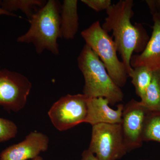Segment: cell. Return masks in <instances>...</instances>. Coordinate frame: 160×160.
Masks as SVG:
<instances>
[{
    "instance_id": "cell-8",
    "label": "cell",
    "mask_w": 160,
    "mask_h": 160,
    "mask_svg": "<svg viewBox=\"0 0 160 160\" xmlns=\"http://www.w3.org/2000/svg\"><path fill=\"white\" fill-rule=\"evenodd\" d=\"M149 112L140 101L137 100H130L124 105L120 125L129 152L142 145L143 129Z\"/></svg>"
},
{
    "instance_id": "cell-22",
    "label": "cell",
    "mask_w": 160,
    "mask_h": 160,
    "mask_svg": "<svg viewBox=\"0 0 160 160\" xmlns=\"http://www.w3.org/2000/svg\"><path fill=\"white\" fill-rule=\"evenodd\" d=\"M32 160H43V158L40 157V156L37 157L35 158L34 159Z\"/></svg>"
},
{
    "instance_id": "cell-9",
    "label": "cell",
    "mask_w": 160,
    "mask_h": 160,
    "mask_svg": "<svg viewBox=\"0 0 160 160\" xmlns=\"http://www.w3.org/2000/svg\"><path fill=\"white\" fill-rule=\"evenodd\" d=\"M49 138L41 132H32L22 142L9 146L0 153V160H28L47 150Z\"/></svg>"
},
{
    "instance_id": "cell-2",
    "label": "cell",
    "mask_w": 160,
    "mask_h": 160,
    "mask_svg": "<svg viewBox=\"0 0 160 160\" xmlns=\"http://www.w3.org/2000/svg\"><path fill=\"white\" fill-rule=\"evenodd\" d=\"M61 5L56 0H49L29 19L30 27L19 37V43L33 44L38 54L48 50L54 55L59 53L58 39L61 38Z\"/></svg>"
},
{
    "instance_id": "cell-19",
    "label": "cell",
    "mask_w": 160,
    "mask_h": 160,
    "mask_svg": "<svg viewBox=\"0 0 160 160\" xmlns=\"http://www.w3.org/2000/svg\"><path fill=\"white\" fill-rule=\"evenodd\" d=\"M151 14L158 12L160 13V0H148L146 1Z\"/></svg>"
},
{
    "instance_id": "cell-3",
    "label": "cell",
    "mask_w": 160,
    "mask_h": 160,
    "mask_svg": "<svg viewBox=\"0 0 160 160\" xmlns=\"http://www.w3.org/2000/svg\"><path fill=\"white\" fill-rule=\"evenodd\" d=\"M77 60L85 81L83 94L88 98H105L111 105L123 101L124 93L121 88L110 77L98 57L86 44Z\"/></svg>"
},
{
    "instance_id": "cell-5",
    "label": "cell",
    "mask_w": 160,
    "mask_h": 160,
    "mask_svg": "<svg viewBox=\"0 0 160 160\" xmlns=\"http://www.w3.org/2000/svg\"><path fill=\"white\" fill-rule=\"evenodd\" d=\"M88 150L98 160H118L129 152L120 124H99L92 126Z\"/></svg>"
},
{
    "instance_id": "cell-4",
    "label": "cell",
    "mask_w": 160,
    "mask_h": 160,
    "mask_svg": "<svg viewBox=\"0 0 160 160\" xmlns=\"http://www.w3.org/2000/svg\"><path fill=\"white\" fill-rule=\"evenodd\" d=\"M87 46L98 57L113 82L120 88L126 85L127 68L118 57V49L112 37L102 28L99 21L94 22L81 32Z\"/></svg>"
},
{
    "instance_id": "cell-7",
    "label": "cell",
    "mask_w": 160,
    "mask_h": 160,
    "mask_svg": "<svg viewBox=\"0 0 160 160\" xmlns=\"http://www.w3.org/2000/svg\"><path fill=\"white\" fill-rule=\"evenodd\" d=\"M32 89L28 78L16 72L0 69V106L17 112L26 106Z\"/></svg>"
},
{
    "instance_id": "cell-10",
    "label": "cell",
    "mask_w": 160,
    "mask_h": 160,
    "mask_svg": "<svg viewBox=\"0 0 160 160\" xmlns=\"http://www.w3.org/2000/svg\"><path fill=\"white\" fill-rule=\"evenodd\" d=\"M152 15L153 26L151 37L142 52L132 57V68L144 66L152 71L160 70V13Z\"/></svg>"
},
{
    "instance_id": "cell-16",
    "label": "cell",
    "mask_w": 160,
    "mask_h": 160,
    "mask_svg": "<svg viewBox=\"0 0 160 160\" xmlns=\"http://www.w3.org/2000/svg\"><path fill=\"white\" fill-rule=\"evenodd\" d=\"M142 140L160 143V112H149L145 121Z\"/></svg>"
},
{
    "instance_id": "cell-20",
    "label": "cell",
    "mask_w": 160,
    "mask_h": 160,
    "mask_svg": "<svg viewBox=\"0 0 160 160\" xmlns=\"http://www.w3.org/2000/svg\"><path fill=\"white\" fill-rule=\"evenodd\" d=\"M80 160H98L93 153L88 149L84 150L82 154V158Z\"/></svg>"
},
{
    "instance_id": "cell-13",
    "label": "cell",
    "mask_w": 160,
    "mask_h": 160,
    "mask_svg": "<svg viewBox=\"0 0 160 160\" xmlns=\"http://www.w3.org/2000/svg\"><path fill=\"white\" fill-rule=\"evenodd\" d=\"M141 102L150 112H160V70L153 71L151 82Z\"/></svg>"
},
{
    "instance_id": "cell-6",
    "label": "cell",
    "mask_w": 160,
    "mask_h": 160,
    "mask_svg": "<svg viewBox=\"0 0 160 160\" xmlns=\"http://www.w3.org/2000/svg\"><path fill=\"white\" fill-rule=\"evenodd\" d=\"M83 94H67L52 105L48 112L55 128L66 131L85 123L87 115V99Z\"/></svg>"
},
{
    "instance_id": "cell-23",
    "label": "cell",
    "mask_w": 160,
    "mask_h": 160,
    "mask_svg": "<svg viewBox=\"0 0 160 160\" xmlns=\"http://www.w3.org/2000/svg\"></svg>"
},
{
    "instance_id": "cell-11",
    "label": "cell",
    "mask_w": 160,
    "mask_h": 160,
    "mask_svg": "<svg viewBox=\"0 0 160 160\" xmlns=\"http://www.w3.org/2000/svg\"><path fill=\"white\" fill-rule=\"evenodd\" d=\"M109 101L105 98H88L87 115L85 123L92 126L99 124H120L124 105L120 104L116 109L109 106Z\"/></svg>"
},
{
    "instance_id": "cell-18",
    "label": "cell",
    "mask_w": 160,
    "mask_h": 160,
    "mask_svg": "<svg viewBox=\"0 0 160 160\" xmlns=\"http://www.w3.org/2000/svg\"><path fill=\"white\" fill-rule=\"evenodd\" d=\"M81 2L97 12L106 10L112 5L111 0H82Z\"/></svg>"
},
{
    "instance_id": "cell-14",
    "label": "cell",
    "mask_w": 160,
    "mask_h": 160,
    "mask_svg": "<svg viewBox=\"0 0 160 160\" xmlns=\"http://www.w3.org/2000/svg\"><path fill=\"white\" fill-rule=\"evenodd\" d=\"M46 2L43 0H5L2 2V7L4 10L10 13L20 10L30 19Z\"/></svg>"
},
{
    "instance_id": "cell-17",
    "label": "cell",
    "mask_w": 160,
    "mask_h": 160,
    "mask_svg": "<svg viewBox=\"0 0 160 160\" xmlns=\"http://www.w3.org/2000/svg\"><path fill=\"white\" fill-rule=\"evenodd\" d=\"M18 132L17 126L13 122L0 118V143L14 138Z\"/></svg>"
},
{
    "instance_id": "cell-21",
    "label": "cell",
    "mask_w": 160,
    "mask_h": 160,
    "mask_svg": "<svg viewBox=\"0 0 160 160\" xmlns=\"http://www.w3.org/2000/svg\"><path fill=\"white\" fill-rule=\"evenodd\" d=\"M2 1H0V15H6L9 16L17 17L16 15L13 13H10L6 11L2 8Z\"/></svg>"
},
{
    "instance_id": "cell-15",
    "label": "cell",
    "mask_w": 160,
    "mask_h": 160,
    "mask_svg": "<svg viewBox=\"0 0 160 160\" xmlns=\"http://www.w3.org/2000/svg\"><path fill=\"white\" fill-rule=\"evenodd\" d=\"M153 71L144 66L132 68L128 74L136 94L142 99L151 82Z\"/></svg>"
},
{
    "instance_id": "cell-12",
    "label": "cell",
    "mask_w": 160,
    "mask_h": 160,
    "mask_svg": "<svg viewBox=\"0 0 160 160\" xmlns=\"http://www.w3.org/2000/svg\"><path fill=\"white\" fill-rule=\"evenodd\" d=\"M78 1L65 0L61 5L60 12L61 38L66 40L74 38L78 30Z\"/></svg>"
},
{
    "instance_id": "cell-1",
    "label": "cell",
    "mask_w": 160,
    "mask_h": 160,
    "mask_svg": "<svg viewBox=\"0 0 160 160\" xmlns=\"http://www.w3.org/2000/svg\"><path fill=\"white\" fill-rule=\"evenodd\" d=\"M133 3L132 0H121L112 5L106 10L107 16L102 25L108 33L112 32L118 52L127 68L128 74L132 69L130 61L133 53L142 52L150 38L142 24L133 25L131 22L134 15Z\"/></svg>"
}]
</instances>
